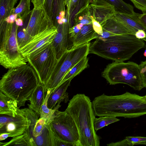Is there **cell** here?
<instances>
[{
	"label": "cell",
	"instance_id": "obj_3",
	"mask_svg": "<svg viewBox=\"0 0 146 146\" xmlns=\"http://www.w3.org/2000/svg\"><path fill=\"white\" fill-rule=\"evenodd\" d=\"M145 46L144 41L133 34L116 35L104 38L98 37L90 43L89 54L114 61L124 62Z\"/></svg>",
	"mask_w": 146,
	"mask_h": 146
},
{
	"label": "cell",
	"instance_id": "obj_6",
	"mask_svg": "<svg viewBox=\"0 0 146 146\" xmlns=\"http://www.w3.org/2000/svg\"><path fill=\"white\" fill-rule=\"evenodd\" d=\"M102 76L110 85L125 84L139 91L144 88L139 65L133 62L114 61L110 63L102 72Z\"/></svg>",
	"mask_w": 146,
	"mask_h": 146
},
{
	"label": "cell",
	"instance_id": "obj_26",
	"mask_svg": "<svg viewBox=\"0 0 146 146\" xmlns=\"http://www.w3.org/2000/svg\"><path fill=\"white\" fill-rule=\"evenodd\" d=\"M92 16L88 4L83 7L76 15L74 25L79 24L84 25L92 24Z\"/></svg>",
	"mask_w": 146,
	"mask_h": 146
},
{
	"label": "cell",
	"instance_id": "obj_41",
	"mask_svg": "<svg viewBox=\"0 0 146 146\" xmlns=\"http://www.w3.org/2000/svg\"><path fill=\"white\" fill-rule=\"evenodd\" d=\"M17 17V14L12 13L6 19L5 21L7 23L12 24L15 22V20Z\"/></svg>",
	"mask_w": 146,
	"mask_h": 146
},
{
	"label": "cell",
	"instance_id": "obj_32",
	"mask_svg": "<svg viewBox=\"0 0 146 146\" xmlns=\"http://www.w3.org/2000/svg\"><path fill=\"white\" fill-rule=\"evenodd\" d=\"M83 25V24H79L74 25L69 29V38L71 42L72 40L76 36Z\"/></svg>",
	"mask_w": 146,
	"mask_h": 146
},
{
	"label": "cell",
	"instance_id": "obj_42",
	"mask_svg": "<svg viewBox=\"0 0 146 146\" xmlns=\"http://www.w3.org/2000/svg\"><path fill=\"white\" fill-rule=\"evenodd\" d=\"M34 7H43L45 0H31Z\"/></svg>",
	"mask_w": 146,
	"mask_h": 146
},
{
	"label": "cell",
	"instance_id": "obj_36",
	"mask_svg": "<svg viewBox=\"0 0 146 146\" xmlns=\"http://www.w3.org/2000/svg\"><path fill=\"white\" fill-rule=\"evenodd\" d=\"M92 24L94 31L99 35H101L103 33L102 27L101 25L96 21L92 16Z\"/></svg>",
	"mask_w": 146,
	"mask_h": 146
},
{
	"label": "cell",
	"instance_id": "obj_40",
	"mask_svg": "<svg viewBox=\"0 0 146 146\" xmlns=\"http://www.w3.org/2000/svg\"><path fill=\"white\" fill-rule=\"evenodd\" d=\"M135 35L137 38L146 41V33L144 31L139 30L135 33Z\"/></svg>",
	"mask_w": 146,
	"mask_h": 146
},
{
	"label": "cell",
	"instance_id": "obj_15",
	"mask_svg": "<svg viewBox=\"0 0 146 146\" xmlns=\"http://www.w3.org/2000/svg\"><path fill=\"white\" fill-rule=\"evenodd\" d=\"M103 33L98 37L106 38L118 35L134 34L124 25L117 20L113 16L107 20L102 25Z\"/></svg>",
	"mask_w": 146,
	"mask_h": 146
},
{
	"label": "cell",
	"instance_id": "obj_7",
	"mask_svg": "<svg viewBox=\"0 0 146 146\" xmlns=\"http://www.w3.org/2000/svg\"><path fill=\"white\" fill-rule=\"evenodd\" d=\"M90 42L65 51L58 59L48 81L44 85V91H52L61 83L67 73L76 64L89 54Z\"/></svg>",
	"mask_w": 146,
	"mask_h": 146
},
{
	"label": "cell",
	"instance_id": "obj_17",
	"mask_svg": "<svg viewBox=\"0 0 146 146\" xmlns=\"http://www.w3.org/2000/svg\"><path fill=\"white\" fill-rule=\"evenodd\" d=\"M99 35L94 30L92 24L84 25L76 36L72 40L71 48L89 43L98 37Z\"/></svg>",
	"mask_w": 146,
	"mask_h": 146
},
{
	"label": "cell",
	"instance_id": "obj_18",
	"mask_svg": "<svg viewBox=\"0 0 146 146\" xmlns=\"http://www.w3.org/2000/svg\"><path fill=\"white\" fill-rule=\"evenodd\" d=\"M46 93L44 91V85L39 84L29 98L30 104L28 108L32 110L40 116V111Z\"/></svg>",
	"mask_w": 146,
	"mask_h": 146
},
{
	"label": "cell",
	"instance_id": "obj_20",
	"mask_svg": "<svg viewBox=\"0 0 146 146\" xmlns=\"http://www.w3.org/2000/svg\"><path fill=\"white\" fill-rule=\"evenodd\" d=\"M19 108L17 103L0 91V114L14 116Z\"/></svg>",
	"mask_w": 146,
	"mask_h": 146
},
{
	"label": "cell",
	"instance_id": "obj_9",
	"mask_svg": "<svg viewBox=\"0 0 146 146\" xmlns=\"http://www.w3.org/2000/svg\"><path fill=\"white\" fill-rule=\"evenodd\" d=\"M23 21L22 27L25 37L21 47L48 29L55 26L44 7H34L31 13Z\"/></svg>",
	"mask_w": 146,
	"mask_h": 146
},
{
	"label": "cell",
	"instance_id": "obj_31",
	"mask_svg": "<svg viewBox=\"0 0 146 146\" xmlns=\"http://www.w3.org/2000/svg\"><path fill=\"white\" fill-rule=\"evenodd\" d=\"M140 75L144 88H146V60L139 65Z\"/></svg>",
	"mask_w": 146,
	"mask_h": 146
},
{
	"label": "cell",
	"instance_id": "obj_44",
	"mask_svg": "<svg viewBox=\"0 0 146 146\" xmlns=\"http://www.w3.org/2000/svg\"><path fill=\"white\" fill-rule=\"evenodd\" d=\"M9 137V135L7 133H2L0 134V141L4 140Z\"/></svg>",
	"mask_w": 146,
	"mask_h": 146
},
{
	"label": "cell",
	"instance_id": "obj_30",
	"mask_svg": "<svg viewBox=\"0 0 146 146\" xmlns=\"http://www.w3.org/2000/svg\"><path fill=\"white\" fill-rule=\"evenodd\" d=\"M49 131L50 146H73L60 139L55 133L50 124L47 125Z\"/></svg>",
	"mask_w": 146,
	"mask_h": 146
},
{
	"label": "cell",
	"instance_id": "obj_46",
	"mask_svg": "<svg viewBox=\"0 0 146 146\" xmlns=\"http://www.w3.org/2000/svg\"><path fill=\"white\" fill-rule=\"evenodd\" d=\"M143 55L145 57H146V48H145L144 52L143 53Z\"/></svg>",
	"mask_w": 146,
	"mask_h": 146
},
{
	"label": "cell",
	"instance_id": "obj_8",
	"mask_svg": "<svg viewBox=\"0 0 146 146\" xmlns=\"http://www.w3.org/2000/svg\"><path fill=\"white\" fill-rule=\"evenodd\" d=\"M26 57L28 62L36 72L40 84L44 85L58 60L52 42L44 45Z\"/></svg>",
	"mask_w": 146,
	"mask_h": 146
},
{
	"label": "cell",
	"instance_id": "obj_39",
	"mask_svg": "<svg viewBox=\"0 0 146 146\" xmlns=\"http://www.w3.org/2000/svg\"><path fill=\"white\" fill-rule=\"evenodd\" d=\"M78 0H64L65 5H66L67 8V13L69 14L71 8L76 4Z\"/></svg>",
	"mask_w": 146,
	"mask_h": 146
},
{
	"label": "cell",
	"instance_id": "obj_43",
	"mask_svg": "<svg viewBox=\"0 0 146 146\" xmlns=\"http://www.w3.org/2000/svg\"><path fill=\"white\" fill-rule=\"evenodd\" d=\"M15 23L19 27H20L23 25L24 21L22 19L20 18H17L16 19Z\"/></svg>",
	"mask_w": 146,
	"mask_h": 146
},
{
	"label": "cell",
	"instance_id": "obj_13",
	"mask_svg": "<svg viewBox=\"0 0 146 146\" xmlns=\"http://www.w3.org/2000/svg\"><path fill=\"white\" fill-rule=\"evenodd\" d=\"M57 33V29L55 26L48 29L20 48V51L23 55L26 57L28 55L44 45L52 42Z\"/></svg>",
	"mask_w": 146,
	"mask_h": 146
},
{
	"label": "cell",
	"instance_id": "obj_24",
	"mask_svg": "<svg viewBox=\"0 0 146 146\" xmlns=\"http://www.w3.org/2000/svg\"><path fill=\"white\" fill-rule=\"evenodd\" d=\"M17 0H0V24L6 22V19L13 13Z\"/></svg>",
	"mask_w": 146,
	"mask_h": 146
},
{
	"label": "cell",
	"instance_id": "obj_19",
	"mask_svg": "<svg viewBox=\"0 0 146 146\" xmlns=\"http://www.w3.org/2000/svg\"><path fill=\"white\" fill-rule=\"evenodd\" d=\"M136 14L133 15H127L115 12L113 16L117 20L131 31L135 35L139 30L144 31L146 33V28L137 20Z\"/></svg>",
	"mask_w": 146,
	"mask_h": 146
},
{
	"label": "cell",
	"instance_id": "obj_25",
	"mask_svg": "<svg viewBox=\"0 0 146 146\" xmlns=\"http://www.w3.org/2000/svg\"><path fill=\"white\" fill-rule=\"evenodd\" d=\"M49 93V91H47L45 99L41 107L39 117L45 120L46 125H48L51 122L55 115L56 111L58 110L61 106L60 104H58L53 110L48 108L47 100Z\"/></svg>",
	"mask_w": 146,
	"mask_h": 146
},
{
	"label": "cell",
	"instance_id": "obj_38",
	"mask_svg": "<svg viewBox=\"0 0 146 146\" xmlns=\"http://www.w3.org/2000/svg\"><path fill=\"white\" fill-rule=\"evenodd\" d=\"M136 16L137 20L146 28V12L142 14L137 13Z\"/></svg>",
	"mask_w": 146,
	"mask_h": 146
},
{
	"label": "cell",
	"instance_id": "obj_16",
	"mask_svg": "<svg viewBox=\"0 0 146 146\" xmlns=\"http://www.w3.org/2000/svg\"><path fill=\"white\" fill-rule=\"evenodd\" d=\"M72 79H69L60 84L52 91L50 92L47 100L48 108L54 109L58 104L68 100V94L66 92L70 85Z\"/></svg>",
	"mask_w": 146,
	"mask_h": 146
},
{
	"label": "cell",
	"instance_id": "obj_5",
	"mask_svg": "<svg viewBox=\"0 0 146 146\" xmlns=\"http://www.w3.org/2000/svg\"><path fill=\"white\" fill-rule=\"evenodd\" d=\"M19 27L15 22L0 24V63L6 69L19 67L28 62L20 50L17 38Z\"/></svg>",
	"mask_w": 146,
	"mask_h": 146
},
{
	"label": "cell",
	"instance_id": "obj_45",
	"mask_svg": "<svg viewBox=\"0 0 146 146\" xmlns=\"http://www.w3.org/2000/svg\"><path fill=\"white\" fill-rule=\"evenodd\" d=\"M138 144H145V145H146V141L139 143H138Z\"/></svg>",
	"mask_w": 146,
	"mask_h": 146
},
{
	"label": "cell",
	"instance_id": "obj_28",
	"mask_svg": "<svg viewBox=\"0 0 146 146\" xmlns=\"http://www.w3.org/2000/svg\"><path fill=\"white\" fill-rule=\"evenodd\" d=\"M115 7L116 12L126 15H133L135 12L133 7L123 0H107Z\"/></svg>",
	"mask_w": 146,
	"mask_h": 146
},
{
	"label": "cell",
	"instance_id": "obj_22",
	"mask_svg": "<svg viewBox=\"0 0 146 146\" xmlns=\"http://www.w3.org/2000/svg\"><path fill=\"white\" fill-rule=\"evenodd\" d=\"M64 0H53L51 20L54 25L59 21L64 18Z\"/></svg>",
	"mask_w": 146,
	"mask_h": 146
},
{
	"label": "cell",
	"instance_id": "obj_23",
	"mask_svg": "<svg viewBox=\"0 0 146 146\" xmlns=\"http://www.w3.org/2000/svg\"><path fill=\"white\" fill-rule=\"evenodd\" d=\"M88 62V59L87 56L80 61L67 73L60 84L69 79H72L88 68L89 66Z\"/></svg>",
	"mask_w": 146,
	"mask_h": 146
},
{
	"label": "cell",
	"instance_id": "obj_11",
	"mask_svg": "<svg viewBox=\"0 0 146 146\" xmlns=\"http://www.w3.org/2000/svg\"><path fill=\"white\" fill-rule=\"evenodd\" d=\"M0 134L7 133L13 137L23 133L29 127L31 121L19 108L14 116L0 114Z\"/></svg>",
	"mask_w": 146,
	"mask_h": 146
},
{
	"label": "cell",
	"instance_id": "obj_14",
	"mask_svg": "<svg viewBox=\"0 0 146 146\" xmlns=\"http://www.w3.org/2000/svg\"><path fill=\"white\" fill-rule=\"evenodd\" d=\"M57 33L52 42L58 59L66 51L70 48L68 23L58 24L56 26Z\"/></svg>",
	"mask_w": 146,
	"mask_h": 146
},
{
	"label": "cell",
	"instance_id": "obj_33",
	"mask_svg": "<svg viewBox=\"0 0 146 146\" xmlns=\"http://www.w3.org/2000/svg\"><path fill=\"white\" fill-rule=\"evenodd\" d=\"M135 7L141 10L142 13L146 12V0H130Z\"/></svg>",
	"mask_w": 146,
	"mask_h": 146
},
{
	"label": "cell",
	"instance_id": "obj_27",
	"mask_svg": "<svg viewBox=\"0 0 146 146\" xmlns=\"http://www.w3.org/2000/svg\"><path fill=\"white\" fill-rule=\"evenodd\" d=\"M31 0H20L17 7L14 9L13 13L17 15L18 18L24 21L31 13L30 8Z\"/></svg>",
	"mask_w": 146,
	"mask_h": 146
},
{
	"label": "cell",
	"instance_id": "obj_37",
	"mask_svg": "<svg viewBox=\"0 0 146 146\" xmlns=\"http://www.w3.org/2000/svg\"><path fill=\"white\" fill-rule=\"evenodd\" d=\"M107 146H132L131 144L129 142L125 139L119 142H111L107 144Z\"/></svg>",
	"mask_w": 146,
	"mask_h": 146
},
{
	"label": "cell",
	"instance_id": "obj_2",
	"mask_svg": "<svg viewBox=\"0 0 146 146\" xmlns=\"http://www.w3.org/2000/svg\"><path fill=\"white\" fill-rule=\"evenodd\" d=\"M40 84L34 70L27 64L9 69L0 80V91L16 101L19 108Z\"/></svg>",
	"mask_w": 146,
	"mask_h": 146
},
{
	"label": "cell",
	"instance_id": "obj_10",
	"mask_svg": "<svg viewBox=\"0 0 146 146\" xmlns=\"http://www.w3.org/2000/svg\"><path fill=\"white\" fill-rule=\"evenodd\" d=\"M58 137L73 146H80L79 133L72 118L66 111L56 110L50 123Z\"/></svg>",
	"mask_w": 146,
	"mask_h": 146
},
{
	"label": "cell",
	"instance_id": "obj_29",
	"mask_svg": "<svg viewBox=\"0 0 146 146\" xmlns=\"http://www.w3.org/2000/svg\"><path fill=\"white\" fill-rule=\"evenodd\" d=\"M120 119L116 117L111 116H100L95 117L94 121V127L95 130L97 131L110 124L118 121Z\"/></svg>",
	"mask_w": 146,
	"mask_h": 146
},
{
	"label": "cell",
	"instance_id": "obj_21",
	"mask_svg": "<svg viewBox=\"0 0 146 146\" xmlns=\"http://www.w3.org/2000/svg\"><path fill=\"white\" fill-rule=\"evenodd\" d=\"M0 146H35V145L30 136L25 131L21 135L13 137L8 142L2 143L1 142Z\"/></svg>",
	"mask_w": 146,
	"mask_h": 146
},
{
	"label": "cell",
	"instance_id": "obj_34",
	"mask_svg": "<svg viewBox=\"0 0 146 146\" xmlns=\"http://www.w3.org/2000/svg\"><path fill=\"white\" fill-rule=\"evenodd\" d=\"M125 139L132 146L139 143L146 141V137H145L128 136Z\"/></svg>",
	"mask_w": 146,
	"mask_h": 146
},
{
	"label": "cell",
	"instance_id": "obj_1",
	"mask_svg": "<svg viewBox=\"0 0 146 146\" xmlns=\"http://www.w3.org/2000/svg\"><path fill=\"white\" fill-rule=\"evenodd\" d=\"M95 115L131 118L146 114V101L144 96L127 92L123 94L99 96L92 102Z\"/></svg>",
	"mask_w": 146,
	"mask_h": 146
},
{
	"label": "cell",
	"instance_id": "obj_35",
	"mask_svg": "<svg viewBox=\"0 0 146 146\" xmlns=\"http://www.w3.org/2000/svg\"><path fill=\"white\" fill-rule=\"evenodd\" d=\"M53 1V0H45L44 5L45 9L51 20L52 14V6Z\"/></svg>",
	"mask_w": 146,
	"mask_h": 146
},
{
	"label": "cell",
	"instance_id": "obj_48",
	"mask_svg": "<svg viewBox=\"0 0 146 146\" xmlns=\"http://www.w3.org/2000/svg\"><path fill=\"white\" fill-rule=\"evenodd\" d=\"M145 48H146V47H145Z\"/></svg>",
	"mask_w": 146,
	"mask_h": 146
},
{
	"label": "cell",
	"instance_id": "obj_12",
	"mask_svg": "<svg viewBox=\"0 0 146 146\" xmlns=\"http://www.w3.org/2000/svg\"><path fill=\"white\" fill-rule=\"evenodd\" d=\"M88 5L92 16L101 25L116 12L114 6L107 0H92Z\"/></svg>",
	"mask_w": 146,
	"mask_h": 146
},
{
	"label": "cell",
	"instance_id": "obj_4",
	"mask_svg": "<svg viewBox=\"0 0 146 146\" xmlns=\"http://www.w3.org/2000/svg\"><path fill=\"white\" fill-rule=\"evenodd\" d=\"M71 116L80 135V146H99L101 139L94 127L96 117L92 103L89 98L83 94L74 95L65 110Z\"/></svg>",
	"mask_w": 146,
	"mask_h": 146
},
{
	"label": "cell",
	"instance_id": "obj_47",
	"mask_svg": "<svg viewBox=\"0 0 146 146\" xmlns=\"http://www.w3.org/2000/svg\"><path fill=\"white\" fill-rule=\"evenodd\" d=\"M144 99L146 101V95L144 96Z\"/></svg>",
	"mask_w": 146,
	"mask_h": 146
}]
</instances>
